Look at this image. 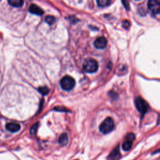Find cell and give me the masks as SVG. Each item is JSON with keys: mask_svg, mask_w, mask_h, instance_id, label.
Here are the masks:
<instances>
[{"mask_svg": "<svg viewBox=\"0 0 160 160\" xmlns=\"http://www.w3.org/2000/svg\"><path fill=\"white\" fill-rule=\"evenodd\" d=\"M83 70L88 73H93L98 69V63L96 60L88 58L85 60L83 66Z\"/></svg>", "mask_w": 160, "mask_h": 160, "instance_id": "6da1fadb", "label": "cell"}, {"mask_svg": "<svg viewBox=\"0 0 160 160\" xmlns=\"http://www.w3.org/2000/svg\"><path fill=\"white\" fill-rule=\"evenodd\" d=\"M114 128V123L113 119L110 117L106 118L104 121L99 126V130L103 134H108L111 132Z\"/></svg>", "mask_w": 160, "mask_h": 160, "instance_id": "7a4b0ae2", "label": "cell"}, {"mask_svg": "<svg viewBox=\"0 0 160 160\" xmlns=\"http://www.w3.org/2000/svg\"><path fill=\"white\" fill-rule=\"evenodd\" d=\"M60 85L62 89L66 91L71 90L75 86V80L69 76H64L60 81Z\"/></svg>", "mask_w": 160, "mask_h": 160, "instance_id": "3957f363", "label": "cell"}, {"mask_svg": "<svg viewBox=\"0 0 160 160\" xmlns=\"http://www.w3.org/2000/svg\"><path fill=\"white\" fill-rule=\"evenodd\" d=\"M135 106L138 111L142 114H146L149 110V106L147 101L144 100L141 97H138L135 99Z\"/></svg>", "mask_w": 160, "mask_h": 160, "instance_id": "277c9868", "label": "cell"}, {"mask_svg": "<svg viewBox=\"0 0 160 160\" xmlns=\"http://www.w3.org/2000/svg\"><path fill=\"white\" fill-rule=\"evenodd\" d=\"M148 8L153 14H158L160 12V3L159 0H148Z\"/></svg>", "mask_w": 160, "mask_h": 160, "instance_id": "5b68a950", "label": "cell"}, {"mask_svg": "<svg viewBox=\"0 0 160 160\" xmlns=\"http://www.w3.org/2000/svg\"><path fill=\"white\" fill-rule=\"evenodd\" d=\"M135 139V135L133 133H128L126 136V141L123 143L122 148L125 151H128L132 147L133 142Z\"/></svg>", "mask_w": 160, "mask_h": 160, "instance_id": "8992f818", "label": "cell"}, {"mask_svg": "<svg viewBox=\"0 0 160 160\" xmlns=\"http://www.w3.org/2000/svg\"><path fill=\"white\" fill-rule=\"evenodd\" d=\"M108 44V41L106 38L101 36L96 39L94 42V46L97 49H105Z\"/></svg>", "mask_w": 160, "mask_h": 160, "instance_id": "52a82bcc", "label": "cell"}, {"mask_svg": "<svg viewBox=\"0 0 160 160\" xmlns=\"http://www.w3.org/2000/svg\"><path fill=\"white\" fill-rule=\"evenodd\" d=\"M121 158L119 146L116 147L108 155V160H119Z\"/></svg>", "mask_w": 160, "mask_h": 160, "instance_id": "ba28073f", "label": "cell"}, {"mask_svg": "<svg viewBox=\"0 0 160 160\" xmlns=\"http://www.w3.org/2000/svg\"><path fill=\"white\" fill-rule=\"evenodd\" d=\"M21 126L15 123H9L6 125V129L11 133H16L20 129Z\"/></svg>", "mask_w": 160, "mask_h": 160, "instance_id": "9c48e42d", "label": "cell"}, {"mask_svg": "<svg viewBox=\"0 0 160 160\" xmlns=\"http://www.w3.org/2000/svg\"><path fill=\"white\" fill-rule=\"evenodd\" d=\"M29 11L31 13L36 14V15L41 16L44 14V11H43L41 8L36 5H32L29 8Z\"/></svg>", "mask_w": 160, "mask_h": 160, "instance_id": "30bf717a", "label": "cell"}, {"mask_svg": "<svg viewBox=\"0 0 160 160\" xmlns=\"http://www.w3.org/2000/svg\"><path fill=\"white\" fill-rule=\"evenodd\" d=\"M8 1L11 6L16 8L21 7L24 3V0H8Z\"/></svg>", "mask_w": 160, "mask_h": 160, "instance_id": "8fae6325", "label": "cell"}, {"mask_svg": "<svg viewBox=\"0 0 160 160\" xmlns=\"http://www.w3.org/2000/svg\"><path fill=\"white\" fill-rule=\"evenodd\" d=\"M68 143V136L66 133H63L59 138V143L61 146H65Z\"/></svg>", "mask_w": 160, "mask_h": 160, "instance_id": "7c38bea8", "label": "cell"}, {"mask_svg": "<svg viewBox=\"0 0 160 160\" xmlns=\"http://www.w3.org/2000/svg\"><path fill=\"white\" fill-rule=\"evenodd\" d=\"M97 4L99 7L105 8L110 5L111 0H96Z\"/></svg>", "mask_w": 160, "mask_h": 160, "instance_id": "4fadbf2b", "label": "cell"}, {"mask_svg": "<svg viewBox=\"0 0 160 160\" xmlns=\"http://www.w3.org/2000/svg\"><path fill=\"white\" fill-rule=\"evenodd\" d=\"M38 91L43 95H47L48 94L50 90L47 86H41L38 88Z\"/></svg>", "mask_w": 160, "mask_h": 160, "instance_id": "5bb4252c", "label": "cell"}, {"mask_svg": "<svg viewBox=\"0 0 160 160\" xmlns=\"http://www.w3.org/2000/svg\"><path fill=\"white\" fill-rule=\"evenodd\" d=\"M45 21L50 25H52L53 24L55 21H56V18L55 17H54L53 16H50V15H48V16H47L45 17Z\"/></svg>", "mask_w": 160, "mask_h": 160, "instance_id": "9a60e30c", "label": "cell"}, {"mask_svg": "<svg viewBox=\"0 0 160 160\" xmlns=\"http://www.w3.org/2000/svg\"><path fill=\"white\" fill-rule=\"evenodd\" d=\"M38 128V123L33 125L32 126V128H30V133L31 134V135L35 136L36 134Z\"/></svg>", "mask_w": 160, "mask_h": 160, "instance_id": "2e32d148", "label": "cell"}, {"mask_svg": "<svg viewBox=\"0 0 160 160\" xmlns=\"http://www.w3.org/2000/svg\"><path fill=\"white\" fill-rule=\"evenodd\" d=\"M54 110L58 111H61V112H69V111L66 109L65 107H62V106H58L54 108Z\"/></svg>", "mask_w": 160, "mask_h": 160, "instance_id": "e0dca14e", "label": "cell"}, {"mask_svg": "<svg viewBox=\"0 0 160 160\" xmlns=\"http://www.w3.org/2000/svg\"><path fill=\"white\" fill-rule=\"evenodd\" d=\"M130 26V23H129V21H128V20H125L123 21V26L124 28L125 29H128Z\"/></svg>", "mask_w": 160, "mask_h": 160, "instance_id": "ac0fdd59", "label": "cell"}, {"mask_svg": "<svg viewBox=\"0 0 160 160\" xmlns=\"http://www.w3.org/2000/svg\"><path fill=\"white\" fill-rule=\"evenodd\" d=\"M122 2H123V5L125 6V7L127 9H129V4H128V2L126 1V0H122Z\"/></svg>", "mask_w": 160, "mask_h": 160, "instance_id": "d6986e66", "label": "cell"}]
</instances>
